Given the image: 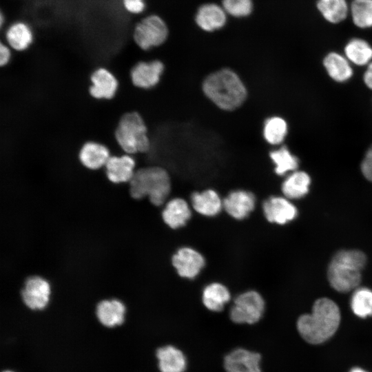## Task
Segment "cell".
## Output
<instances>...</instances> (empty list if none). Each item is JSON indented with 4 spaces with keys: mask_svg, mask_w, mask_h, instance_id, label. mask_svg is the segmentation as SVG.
I'll use <instances>...</instances> for the list:
<instances>
[{
    "mask_svg": "<svg viewBox=\"0 0 372 372\" xmlns=\"http://www.w3.org/2000/svg\"><path fill=\"white\" fill-rule=\"evenodd\" d=\"M340 322V311L338 306L329 298H321L314 302L311 313L300 316L297 328L304 340L317 344L333 336Z\"/></svg>",
    "mask_w": 372,
    "mask_h": 372,
    "instance_id": "1",
    "label": "cell"
},
{
    "mask_svg": "<svg viewBox=\"0 0 372 372\" xmlns=\"http://www.w3.org/2000/svg\"><path fill=\"white\" fill-rule=\"evenodd\" d=\"M204 94L224 111H234L247 97V90L240 76L232 70L223 68L209 74L203 81Z\"/></svg>",
    "mask_w": 372,
    "mask_h": 372,
    "instance_id": "2",
    "label": "cell"
},
{
    "mask_svg": "<svg viewBox=\"0 0 372 372\" xmlns=\"http://www.w3.org/2000/svg\"><path fill=\"white\" fill-rule=\"evenodd\" d=\"M366 256L358 249H343L336 252L327 269L330 285L341 293L356 289L362 280V270L366 264Z\"/></svg>",
    "mask_w": 372,
    "mask_h": 372,
    "instance_id": "3",
    "label": "cell"
},
{
    "mask_svg": "<svg viewBox=\"0 0 372 372\" xmlns=\"http://www.w3.org/2000/svg\"><path fill=\"white\" fill-rule=\"evenodd\" d=\"M130 196L136 200L148 197L156 206L162 205L171 192V179L163 167L150 166L135 170L129 182Z\"/></svg>",
    "mask_w": 372,
    "mask_h": 372,
    "instance_id": "4",
    "label": "cell"
},
{
    "mask_svg": "<svg viewBox=\"0 0 372 372\" xmlns=\"http://www.w3.org/2000/svg\"><path fill=\"white\" fill-rule=\"evenodd\" d=\"M114 137L121 150L129 155L146 152L150 147L147 127L137 112H128L121 116Z\"/></svg>",
    "mask_w": 372,
    "mask_h": 372,
    "instance_id": "5",
    "label": "cell"
},
{
    "mask_svg": "<svg viewBox=\"0 0 372 372\" xmlns=\"http://www.w3.org/2000/svg\"><path fill=\"white\" fill-rule=\"evenodd\" d=\"M168 34L169 30L165 21L158 15L151 14L135 25L133 39L141 49L148 50L164 43Z\"/></svg>",
    "mask_w": 372,
    "mask_h": 372,
    "instance_id": "6",
    "label": "cell"
},
{
    "mask_svg": "<svg viewBox=\"0 0 372 372\" xmlns=\"http://www.w3.org/2000/svg\"><path fill=\"white\" fill-rule=\"evenodd\" d=\"M265 303L257 291L250 290L236 297L229 311L231 320L237 324H252L262 317Z\"/></svg>",
    "mask_w": 372,
    "mask_h": 372,
    "instance_id": "7",
    "label": "cell"
},
{
    "mask_svg": "<svg viewBox=\"0 0 372 372\" xmlns=\"http://www.w3.org/2000/svg\"><path fill=\"white\" fill-rule=\"evenodd\" d=\"M51 293L49 282L39 276L28 277L21 296L23 303L32 310H42L48 304Z\"/></svg>",
    "mask_w": 372,
    "mask_h": 372,
    "instance_id": "8",
    "label": "cell"
},
{
    "mask_svg": "<svg viewBox=\"0 0 372 372\" xmlns=\"http://www.w3.org/2000/svg\"><path fill=\"white\" fill-rule=\"evenodd\" d=\"M172 262L180 277L193 279L200 273L205 260L203 256L196 249L184 247L173 255Z\"/></svg>",
    "mask_w": 372,
    "mask_h": 372,
    "instance_id": "9",
    "label": "cell"
},
{
    "mask_svg": "<svg viewBox=\"0 0 372 372\" xmlns=\"http://www.w3.org/2000/svg\"><path fill=\"white\" fill-rule=\"evenodd\" d=\"M164 69L163 63L159 60L140 61L130 70L132 83L140 89L152 88L159 83Z\"/></svg>",
    "mask_w": 372,
    "mask_h": 372,
    "instance_id": "10",
    "label": "cell"
},
{
    "mask_svg": "<svg viewBox=\"0 0 372 372\" xmlns=\"http://www.w3.org/2000/svg\"><path fill=\"white\" fill-rule=\"evenodd\" d=\"M260 355L242 349H236L224 358L226 372H261Z\"/></svg>",
    "mask_w": 372,
    "mask_h": 372,
    "instance_id": "11",
    "label": "cell"
},
{
    "mask_svg": "<svg viewBox=\"0 0 372 372\" xmlns=\"http://www.w3.org/2000/svg\"><path fill=\"white\" fill-rule=\"evenodd\" d=\"M266 219L273 223L286 224L293 220L298 214L296 207L287 198L280 196H271L262 205Z\"/></svg>",
    "mask_w": 372,
    "mask_h": 372,
    "instance_id": "12",
    "label": "cell"
},
{
    "mask_svg": "<svg viewBox=\"0 0 372 372\" xmlns=\"http://www.w3.org/2000/svg\"><path fill=\"white\" fill-rule=\"evenodd\" d=\"M223 208L232 218L242 220L247 218L256 206L255 196L246 190L231 192L223 200Z\"/></svg>",
    "mask_w": 372,
    "mask_h": 372,
    "instance_id": "13",
    "label": "cell"
},
{
    "mask_svg": "<svg viewBox=\"0 0 372 372\" xmlns=\"http://www.w3.org/2000/svg\"><path fill=\"white\" fill-rule=\"evenodd\" d=\"M135 166V160L131 155L110 156L105 165L106 177L114 184L129 183L134 174Z\"/></svg>",
    "mask_w": 372,
    "mask_h": 372,
    "instance_id": "14",
    "label": "cell"
},
{
    "mask_svg": "<svg viewBox=\"0 0 372 372\" xmlns=\"http://www.w3.org/2000/svg\"><path fill=\"white\" fill-rule=\"evenodd\" d=\"M90 94L98 100H110L118 89L116 76L107 69L99 68L90 76Z\"/></svg>",
    "mask_w": 372,
    "mask_h": 372,
    "instance_id": "15",
    "label": "cell"
},
{
    "mask_svg": "<svg viewBox=\"0 0 372 372\" xmlns=\"http://www.w3.org/2000/svg\"><path fill=\"white\" fill-rule=\"evenodd\" d=\"M227 15L222 6L208 3L199 7L195 15V22L203 31L211 32L225 25Z\"/></svg>",
    "mask_w": 372,
    "mask_h": 372,
    "instance_id": "16",
    "label": "cell"
},
{
    "mask_svg": "<svg viewBox=\"0 0 372 372\" xmlns=\"http://www.w3.org/2000/svg\"><path fill=\"white\" fill-rule=\"evenodd\" d=\"M78 156L83 167L90 170H97L105 167L110 157V152L102 143L87 141L80 148Z\"/></svg>",
    "mask_w": 372,
    "mask_h": 372,
    "instance_id": "17",
    "label": "cell"
},
{
    "mask_svg": "<svg viewBox=\"0 0 372 372\" xmlns=\"http://www.w3.org/2000/svg\"><path fill=\"white\" fill-rule=\"evenodd\" d=\"M125 311V304L117 299L103 300L96 307L99 321L107 327L121 325L124 322Z\"/></svg>",
    "mask_w": 372,
    "mask_h": 372,
    "instance_id": "18",
    "label": "cell"
},
{
    "mask_svg": "<svg viewBox=\"0 0 372 372\" xmlns=\"http://www.w3.org/2000/svg\"><path fill=\"white\" fill-rule=\"evenodd\" d=\"M161 372H184L187 368V359L179 349L172 345L158 348L156 353Z\"/></svg>",
    "mask_w": 372,
    "mask_h": 372,
    "instance_id": "19",
    "label": "cell"
},
{
    "mask_svg": "<svg viewBox=\"0 0 372 372\" xmlns=\"http://www.w3.org/2000/svg\"><path fill=\"white\" fill-rule=\"evenodd\" d=\"M191 216L189 205L180 198H175L168 201L162 211L163 221L172 229H178L185 225Z\"/></svg>",
    "mask_w": 372,
    "mask_h": 372,
    "instance_id": "20",
    "label": "cell"
},
{
    "mask_svg": "<svg viewBox=\"0 0 372 372\" xmlns=\"http://www.w3.org/2000/svg\"><path fill=\"white\" fill-rule=\"evenodd\" d=\"M323 65L331 79L338 83L349 81L353 74L351 63L344 55L329 52L323 59Z\"/></svg>",
    "mask_w": 372,
    "mask_h": 372,
    "instance_id": "21",
    "label": "cell"
},
{
    "mask_svg": "<svg viewBox=\"0 0 372 372\" xmlns=\"http://www.w3.org/2000/svg\"><path fill=\"white\" fill-rule=\"evenodd\" d=\"M192 205L194 210L205 216H214L220 213L223 200L218 194L213 189L194 192L191 196Z\"/></svg>",
    "mask_w": 372,
    "mask_h": 372,
    "instance_id": "22",
    "label": "cell"
},
{
    "mask_svg": "<svg viewBox=\"0 0 372 372\" xmlns=\"http://www.w3.org/2000/svg\"><path fill=\"white\" fill-rule=\"evenodd\" d=\"M5 38L10 48L22 52L32 43L34 36L29 25L23 21H16L8 26Z\"/></svg>",
    "mask_w": 372,
    "mask_h": 372,
    "instance_id": "23",
    "label": "cell"
},
{
    "mask_svg": "<svg viewBox=\"0 0 372 372\" xmlns=\"http://www.w3.org/2000/svg\"><path fill=\"white\" fill-rule=\"evenodd\" d=\"M310 176L304 171H294L283 181L281 189L285 198L298 199L304 196L309 190Z\"/></svg>",
    "mask_w": 372,
    "mask_h": 372,
    "instance_id": "24",
    "label": "cell"
},
{
    "mask_svg": "<svg viewBox=\"0 0 372 372\" xmlns=\"http://www.w3.org/2000/svg\"><path fill=\"white\" fill-rule=\"evenodd\" d=\"M316 8L322 18L332 24L342 22L349 15L347 0H317Z\"/></svg>",
    "mask_w": 372,
    "mask_h": 372,
    "instance_id": "25",
    "label": "cell"
},
{
    "mask_svg": "<svg viewBox=\"0 0 372 372\" xmlns=\"http://www.w3.org/2000/svg\"><path fill=\"white\" fill-rule=\"evenodd\" d=\"M344 55L355 65H367L372 61V45L365 39L354 37L347 41Z\"/></svg>",
    "mask_w": 372,
    "mask_h": 372,
    "instance_id": "26",
    "label": "cell"
},
{
    "mask_svg": "<svg viewBox=\"0 0 372 372\" xmlns=\"http://www.w3.org/2000/svg\"><path fill=\"white\" fill-rule=\"evenodd\" d=\"M230 298L229 289L224 285L218 282L207 285L202 294L204 306L211 311H222Z\"/></svg>",
    "mask_w": 372,
    "mask_h": 372,
    "instance_id": "27",
    "label": "cell"
},
{
    "mask_svg": "<svg viewBox=\"0 0 372 372\" xmlns=\"http://www.w3.org/2000/svg\"><path fill=\"white\" fill-rule=\"evenodd\" d=\"M269 156L275 165V172L279 176L285 175L290 172H293L298 168V158L293 154L285 145L271 151Z\"/></svg>",
    "mask_w": 372,
    "mask_h": 372,
    "instance_id": "28",
    "label": "cell"
},
{
    "mask_svg": "<svg viewBox=\"0 0 372 372\" xmlns=\"http://www.w3.org/2000/svg\"><path fill=\"white\" fill-rule=\"evenodd\" d=\"M349 16L360 29L372 28V0H352L349 3Z\"/></svg>",
    "mask_w": 372,
    "mask_h": 372,
    "instance_id": "29",
    "label": "cell"
},
{
    "mask_svg": "<svg viewBox=\"0 0 372 372\" xmlns=\"http://www.w3.org/2000/svg\"><path fill=\"white\" fill-rule=\"evenodd\" d=\"M287 123L280 116H271L265 121L263 136L270 145H278L281 144L287 135Z\"/></svg>",
    "mask_w": 372,
    "mask_h": 372,
    "instance_id": "30",
    "label": "cell"
},
{
    "mask_svg": "<svg viewBox=\"0 0 372 372\" xmlns=\"http://www.w3.org/2000/svg\"><path fill=\"white\" fill-rule=\"evenodd\" d=\"M351 308L355 315L360 318L372 316V291L361 287L356 289L351 299Z\"/></svg>",
    "mask_w": 372,
    "mask_h": 372,
    "instance_id": "31",
    "label": "cell"
},
{
    "mask_svg": "<svg viewBox=\"0 0 372 372\" xmlns=\"http://www.w3.org/2000/svg\"><path fill=\"white\" fill-rule=\"evenodd\" d=\"M222 7L227 14L242 18L251 13L254 5L252 0H223Z\"/></svg>",
    "mask_w": 372,
    "mask_h": 372,
    "instance_id": "32",
    "label": "cell"
},
{
    "mask_svg": "<svg viewBox=\"0 0 372 372\" xmlns=\"http://www.w3.org/2000/svg\"><path fill=\"white\" fill-rule=\"evenodd\" d=\"M362 174L372 183V145L366 150L360 164Z\"/></svg>",
    "mask_w": 372,
    "mask_h": 372,
    "instance_id": "33",
    "label": "cell"
},
{
    "mask_svg": "<svg viewBox=\"0 0 372 372\" xmlns=\"http://www.w3.org/2000/svg\"><path fill=\"white\" fill-rule=\"evenodd\" d=\"M125 10L130 14H140L145 9V0H122Z\"/></svg>",
    "mask_w": 372,
    "mask_h": 372,
    "instance_id": "34",
    "label": "cell"
},
{
    "mask_svg": "<svg viewBox=\"0 0 372 372\" xmlns=\"http://www.w3.org/2000/svg\"><path fill=\"white\" fill-rule=\"evenodd\" d=\"M11 51L10 48L3 42L0 44V66H6L10 61Z\"/></svg>",
    "mask_w": 372,
    "mask_h": 372,
    "instance_id": "35",
    "label": "cell"
},
{
    "mask_svg": "<svg viewBox=\"0 0 372 372\" xmlns=\"http://www.w3.org/2000/svg\"><path fill=\"white\" fill-rule=\"evenodd\" d=\"M363 81L365 85L369 89L372 90V61L366 65L363 75Z\"/></svg>",
    "mask_w": 372,
    "mask_h": 372,
    "instance_id": "36",
    "label": "cell"
},
{
    "mask_svg": "<svg viewBox=\"0 0 372 372\" xmlns=\"http://www.w3.org/2000/svg\"><path fill=\"white\" fill-rule=\"evenodd\" d=\"M349 372H367L365 370L359 368V367H355L352 369Z\"/></svg>",
    "mask_w": 372,
    "mask_h": 372,
    "instance_id": "37",
    "label": "cell"
},
{
    "mask_svg": "<svg viewBox=\"0 0 372 372\" xmlns=\"http://www.w3.org/2000/svg\"><path fill=\"white\" fill-rule=\"evenodd\" d=\"M3 22H4L3 13L1 12V14H0V25H1V26H2L3 25Z\"/></svg>",
    "mask_w": 372,
    "mask_h": 372,
    "instance_id": "38",
    "label": "cell"
},
{
    "mask_svg": "<svg viewBox=\"0 0 372 372\" xmlns=\"http://www.w3.org/2000/svg\"><path fill=\"white\" fill-rule=\"evenodd\" d=\"M3 372H13V371H4Z\"/></svg>",
    "mask_w": 372,
    "mask_h": 372,
    "instance_id": "39",
    "label": "cell"
}]
</instances>
